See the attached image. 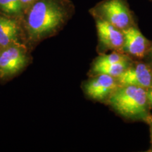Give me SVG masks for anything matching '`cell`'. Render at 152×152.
<instances>
[{"label": "cell", "mask_w": 152, "mask_h": 152, "mask_svg": "<svg viewBox=\"0 0 152 152\" xmlns=\"http://www.w3.org/2000/svg\"><path fill=\"white\" fill-rule=\"evenodd\" d=\"M73 13L70 0H35L22 19L26 41L33 45L55 35Z\"/></svg>", "instance_id": "cell-1"}, {"label": "cell", "mask_w": 152, "mask_h": 152, "mask_svg": "<svg viewBox=\"0 0 152 152\" xmlns=\"http://www.w3.org/2000/svg\"><path fill=\"white\" fill-rule=\"evenodd\" d=\"M106 104L125 118L147 123L152 118L147 90L134 85H119Z\"/></svg>", "instance_id": "cell-2"}, {"label": "cell", "mask_w": 152, "mask_h": 152, "mask_svg": "<svg viewBox=\"0 0 152 152\" xmlns=\"http://www.w3.org/2000/svg\"><path fill=\"white\" fill-rule=\"evenodd\" d=\"M94 19H100L121 30L136 26L127 0H103L90 10Z\"/></svg>", "instance_id": "cell-3"}, {"label": "cell", "mask_w": 152, "mask_h": 152, "mask_svg": "<svg viewBox=\"0 0 152 152\" xmlns=\"http://www.w3.org/2000/svg\"><path fill=\"white\" fill-rule=\"evenodd\" d=\"M30 60L28 47L13 44L0 50V80H8L20 73Z\"/></svg>", "instance_id": "cell-4"}, {"label": "cell", "mask_w": 152, "mask_h": 152, "mask_svg": "<svg viewBox=\"0 0 152 152\" xmlns=\"http://www.w3.org/2000/svg\"><path fill=\"white\" fill-rule=\"evenodd\" d=\"M119 84L116 77L106 74L91 76L83 83V89L87 97L96 102L106 103Z\"/></svg>", "instance_id": "cell-5"}, {"label": "cell", "mask_w": 152, "mask_h": 152, "mask_svg": "<svg viewBox=\"0 0 152 152\" xmlns=\"http://www.w3.org/2000/svg\"><path fill=\"white\" fill-rule=\"evenodd\" d=\"M119 85H134L146 90L152 89V66L141 61H133L116 77Z\"/></svg>", "instance_id": "cell-6"}, {"label": "cell", "mask_w": 152, "mask_h": 152, "mask_svg": "<svg viewBox=\"0 0 152 152\" xmlns=\"http://www.w3.org/2000/svg\"><path fill=\"white\" fill-rule=\"evenodd\" d=\"M101 52L112 50L123 52L124 35L122 30L100 19H95Z\"/></svg>", "instance_id": "cell-7"}, {"label": "cell", "mask_w": 152, "mask_h": 152, "mask_svg": "<svg viewBox=\"0 0 152 152\" xmlns=\"http://www.w3.org/2000/svg\"><path fill=\"white\" fill-rule=\"evenodd\" d=\"M22 20L0 14V46L1 48L13 44L26 45Z\"/></svg>", "instance_id": "cell-8"}, {"label": "cell", "mask_w": 152, "mask_h": 152, "mask_svg": "<svg viewBox=\"0 0 152 152\" xmlns=\"http://www.w3.org/2000/svg\"><path fill=\"white\" fill-rule=\"evenodd\" d=\"M124 45L123 52L137 58H143L151 45V42L143 35L137 26L123 30Z\"/></svg>", "instance_id": "cell-9"}, {"label": "cell", "mask_w": 152, "mask_h": 152, "mask_svg": "<svg viewBox=\"0 0 152 152\" xmlns=\"http://www.w3.org/2000/svg\"><path fill=\"white\" fill-rule=\"evenodd\" d=\"M132 62V60L130 58L129 59L114 63V64H109L106 66L91 68L90 73L91 76L97 75V74H106V75L112 76V77H118L128 68V66L130 65Z\"/></svg>", "instance_id": "cell-10"}, {"label": "cell", "mask_w": 152, "mask_h": 152, "mask_svg": "<svg viewBox=\"0 0 152 152\" xmlns=\"http://www.w3.org/2000/svg\"><path fill=\"white\" fill-rule=\"evenodd\" d=\"M24 13L20 0H0V14L22 20Z\"/></svg>", "instance_id": "cell-11"}, {"label": "cell", "mask_w": 152, "mask_h": 152, "mask_svg": "<svg viewBox=\"0 0 152 152\" xmlns=\"http://www.w3.org/2000/svg\"><path fill=\"white\" fill-rule=\"evenodd\" d=\"M129 58H130V56L128 54H125V53L113 51V52L111 53V54H101L99 56L95 58L91 68H96L100 67V66H106L109 65V64H114V63L129 59Z\"/></svg>", "instance_id": "cell-12"}, {"label": "cell", "mask_w": 152, "mask_h": 152, "mask_svg": "<svg viewBox=\"0 0 152 152\" xmlns=\"http://www.w3.org/2000/svg\"><path fill=\"white\" fill-rule=\"evenodd\" d=\"M20 1L22 4L24 12H26V11L28 10V9L30 7V6L33 4L34 2H35V0H20Z\"/></svg>", "instance_id": "cell-13"}, {"label": "cell", "mask_w": 152, "mask_h": 152, "mask_svg": "<svg viewBox=\"0 0 152 152\" xmlns=\"http://www.w3.org/2000/svg\"><path fill=\"white\" fill-rule=\"evenodd\" d=\"M147 56H148V58H149V60L150 65L152 66V44H151V47H150L149 51H148Z\"/></svg>", "instance_id": "cell-14"}, {"label": "cell", "mask_w": 152, "mask_h": 152, "mask_svg": "<svg viewBox=\"0 0 152 152\" xmlns=\"http://www.w3.org/2000/svg\"><path fill=\"white\" fill-rule=\"evenodd\" d=\"M147 90V96L148 99H149L150 105L152 106V89H149V90Z\"/></svg>", "instance_id": "cell-15"}, {"label": "cell", "mask_w": 152, "mask_h": 152, "mask_svg": "<svg viewBox=\"0 0 152 152\" xmlns=\"http://www.w3.org/2000/svg\"><path fill=\"white\" fill-rule=\"evenodd\" d=\"M149 125L150 126V136H151V149H152V118L149 121Z\"/></svg>", "instance_id": "cell-16"}, {"label": "cell", "mask_w": 152, "mask_h": 152, "mask_svg": "<svg viewBox=\"0 0 152 152\" xmlns=\"http://www.w3.org/2000/svg\"><path fill=\"white\" fill-rule=\"evenodd\" d=\"M1 46H0V50H1Z\"/></svg>", "instance_id": "cell-17"}]
</instances>
